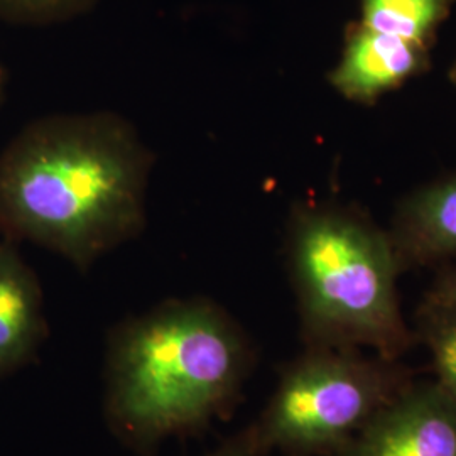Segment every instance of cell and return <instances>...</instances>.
Segmentation results:
<instances>
[{"mask_svg": "<svg viewBox=\"0 0 456 456\" xmlns=\"http://www.w3.org/2000/svg\"><path fill=\"white\" fill-rule=\"evenodd\" d=\"M154 163L117 112L34 118L0 151V235L88 271L144 232Z\"/></svg>", "mask_w": 456, "mask_h": 456, "instance_id": "cell-1", "label": "cell"}, {"mask_svg": "<svg viewBox=\"0 0 456 456\" xmlns=\"http://www.w3.org/2000/svg\"><path fill=\"white\" fill-rule=\"evenodd\" d=\"M256 352L210 297H173L115 326L107 340L103 414L126 446L152 450L196 435L240 401Z\"/></svg>", "mask_w": 456, "mask_h": 456, "instance_id": "cell-2", "label": "cell"}, {"mask_svg": "<svg viewBox=\"0 0 456 456\" xmlns=\"http://www.w3.org/2000/svg\"><path fill=\"white\" fill-rule=\"evenodd\" d=\"M286 262L305 346L370 348L401 360L416 343L399 303L391 235L362 213L303 203L286 228Z\"/></svg>", "mask_w": 456, "mask_h": 456, "instance_id": "cell-3", "label": "cell"}, {"mask_svg": "<svg viewBox=\"0 0 456 456\" xmlns=\"http://www.w3.org/2000/svg\"><path fill=\"white\" fill-rule=\"evenodd\" d=\"M412 382L401 360L305 346L254 421L265 456H331Z\"/></svg>", "mask_w": 456, "mask_h": 456, "instance_id": "cell-4", "label": "cell"}, {"mask_svg": "<svg viewBox=\"0 0 456 456\" xmlns=\"http://www.w3.org/2000/svg\"><path fill=\"white\" fill-rule=\"evenodd\" d=\"M331 456H456V404L435 380H412Z\"/></svg>", "mask_w": 456, "mask_h": 456, "instance_id": "cell-5", "label": "cell"}, {"mask_svg": "<svg viewBox=\"0 0 456 456\" xmlns=\"http://www.w3.org/2000/svg\"><path fill=\"white\" fill-rule=\"evenodd\" d=\"M429 65V48L352 22L345 31L340 61L328 73V82L343 98L374 105L382 95L423 75Z\"/></svg>", "mask_w": 456, "mask_h": 456, "instance_id": "cell-6", "label": "cell"}, {"mask_svg": "<svg viewBox=\"0 0 456 456\" xmlns=\"http://www.w3.org/2000/svg\"><path fill=\"white\" fill-rule=\"evenodd\" d=\"M48 337L45 296L14 240H0V379L29 363Z\"/></svg>", "mask_w": 456, "mask_h": 456, "instance_id": "cell-7", "label": "cell"}, {"mask_svg": "<svg viewBox=\"0 0 456 456\" xmlns=\"http://www.w3.org/2000/svg\"><path fill=\"white\" fill-rule=\"evenodd\" d=\"M389 235L403 271L456 256V175L408 196Z\"/></svg>", "mask_w": 456, "mask_h": 456, "instance_id": "cell-8", "label": "cell"}, {"mask_svg": "<svg viewBox=\"0 0 456 456\" xmlns=\"http://www.w3.org/2000/svg\"><path fill=\"white\" fill-rule=\"evenodd\" d=\"M455 0H360L362 24L431 48Z\"/></svg>", "mask_w": 456, "mask_h": 456, "instance_id": "cell-9", "label": "cell"}, {"mask_svg": "<svg viewBox=\"0 0 456 456\" xmlns=\"http://www.w3.org/2000/svg\"><path fill=\"white\" fill-rule=\"evenodd\" d=\"M416 342L431 357L435 382L456 404V306L433 296L424 297L416 316Z\"/></svg>", "mask_w": 456, "mask_h": 456, "instance_id": "cell-10", "label": "cell"}, {"mask_svg": "<svg viewBox=\"0 0 456 456\" xmlns=\"http://www.w3.org/2000/svg\"><path fill=\"white\" fill-rule=\"evenodd\" d=\"M100 0H0V20L24 28L65 24L92 12Z\"/></svg>", "mask_w": 456, "mask_h": 456, "instance_id": "cell-11", "label": "cell"}, {"mask_svg": "<svg viewBox=\"0 0 456 456\" xmlns=\"http://www.w3.org/2000/svg\"><path fill=\"white\" fill-rule=\"evenodd\" d=\"M203 456H265V453L262 450L256 424L250 423Z\"/></svg>", "mask_w": 456, "mask_h": 456, "instance_id": "cell-12", "label": "cell"}, {"mask_svg": "<svg viewBox=\"0 0 456 456\" xmlns=\"http://www.w3.org/2000/svg\"><path fill=\"white\" fill-rule=\"evenodd\" d=\"M428 294L456 306V265L446 269V273L438 279L435 288Z\"/></svg>", "mask_w": 456, "mask_h": 456, "instance_id": "cell-13", "label": "cell"}, {"mask_svg": "<svg viewBox=\"0 0 456 456\" xmlns=\"http://www.w3.org/2000/svg\"><path fill=\"white\" fill-rule=\"evenodd\" d=\"M5 88H7V71H5V66H4L2 60H0V105L4 102Z\"/></svg>", "mask_w": 456, "mask_h": 456, "instance_id": "cell-14", "label": "cell"}, {"mask_svg": "<svg viewBox=\"0 0 456 456\" xmlns=\"http://www.w3.org/2000/svg\"><path fill=\"white\" fill-rule=\"evenodd\" d=\"M450 78H452V82L455 83L456 85V61L455 65H453V68L450 69Z\"/></svg>", "mask_w": 456, "mask_h": 456, "instance_id": "cell-15", "label": "cell"}]
</instances>
